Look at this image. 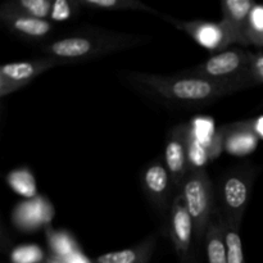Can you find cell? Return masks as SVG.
<instances>
[{
    "label": "cell",
    "mask_w": 263,
    "mask_h": 263,
    "mask_svg": "<svg viewBox=\"0 0 263 263\" xmlns=\"http://www.w3.org/2000/svg\"><path fill=\"white\" fill-rule=\"evenodd\" d=\"M143 187L145 194L153 204L163 210L168 203L170 192H171V176L166 163L153 162L143 172Z\"/></svg>",
    "instance_id": "cell-13"
},
{
    "label": "cell",
    "mask_w": 263,
    "mask_h": 263,
    "mask_svg": "<svg viewBox=\"0 0 263 263\" xmlns=\"http://www.w3.org/2000/svg\"><path fill=\"white\" fill-rule=\"evenodd\" d=\"M64 262H66V263H90L89 261H87L86 257H85L84 254L80 253V252L74 253L73 256L69 257V258L66 259Z\"/></svg>",
    "instance_id": "cell-27"
},
{
    "label": "cell",
    "mask_w": 263,
    "mask_h": 263,
    "mask_svg": "<svg viewBox=\"0 0 263 263\" xmlns=\"http://www.w3.org/2000/svg\"><path fill=\"white\" fill-rule=\"evenodd\" d=\"M189 136L190 125H177L170 134L164 151V163L168 168L172 184L179 190L190 171Z\"/></svg>",
    "instance_id": "cell-7"
},
{
    "label": "cell",
    "mask_w": 263,
    "mask_h": 263,
    "mask_svg": "<svg viewBox=\"0 0 263 263\" xmlns=\"http://www.w3.org/2000/svg\"><path fill=\"white\" fill-rule=\"evenodd\" d=\"M205 251L208 263H228V251L225 241V228L223 220L218 208H216L208 225L204 236Z\"/></svg>",
    "instance_id": "cell-15"
},
{
    "label": "cell",
    "mask_w": 263,
    "mask_h": 263,
    "mask_svg": "<svg viewBox=\"0 0 263 263\" xmlns=\"http://www.w3.org/2000/svg\"><path fill=\"white\" fill-rule=\"evenodd\" d=\"M252 76L256 84H263V51L254 53L252 61Z\"/></svg>",
    "instance_id": "cell-25"
},
{
    "label": "cell",
    "mask_w": 263,
    "mask_h": 263,
    "mask_svg": "<svg viewBox=\"0 0 263 263\" xmlns=\"http://www.w3.org/2000/svg\"><path fill=\"white\" fill-rule=\"evenodd\" d=\"M194 222V233L204 239L208 225L215 213L213 185L205 170H190L179 190Z\"/></svg>",
    "instance_id": "cell-4"
},
{
    "label": "cell",
    "mask_w": 263,
    "mask_h": 263,
    "mask_svg": "<svg viewBox=\"0 0 263 263\" xmlns=\"http://www.w3.org/2000/svg\"><path fill=\"white\" fill-rule=\"evenodd\" d=\"M143 40L135 36L121 33L91 32L59 39L46 44L43 51L46 57L57 59L61 64L85 62L107 53L130 48Z\"/></svg>",
    "instance_id": "cell-2"
},
{
    "label": "cell",
    "mask_w": 263,
    "mask_h": 263,
    "mask_svg": "<svg viewBox=\"0 0 263 263\" xmlns=\"http://www.w3.org/2000/svg\"><path fill=\"white\" fill-rule=\"evenodd\" d=\"M194 222L185 205L184 198L177 193L171 207V238L180 258L187 263L190 258Z\"/></svg>",
    "instance_id": "cell-10"
},
{
    "label": "cell",
    "mask_w": 263,
    "mask_h": 263,
    "mask_svg": "<svg viewBox=\"0 0 263 263\" xmlns=\"http://www.w3.org/2000/svg\"><path fill=\"white\" fill-rule=\"evenodd\" d=\"M223 136V151L231 156H247L258 146L259 139L243 122L231 123L221 127Z\"/></svg>",
    "instance_id": "cell-14"
},
{
    "label": "cell",
    "mask_w": 263,
    "mask_h": 263,
    "mask_svg": "<svg viewBox=\"0 0 263 263\" xmlns=\"http://www.w3.org/2000/svg\"><path fill=\"white\" fill-rule=\"evenodd\" d=\"M0 18L13 33L30 40H40L48 36L53 30V25L48 20L32 17L18 10L12 3H5L0 10Z\"/></svg>",
    "instance_id": "cell-9"
},
{
    "label": "cell",
    "mask_w": 263,
    "mask_h": 263,
    "mask_svg": "<svg viewBox=\"0 0 263 263\" xmlns=\"http://www.w3.org/2000/svg\"><path fill=\"white\" fill-rule=\"evenodd\" d=\"M154 247V239L149 238L145 243L127 248L123 251L109 252L102 254L97 258L95 263H148Z\"/></svg>",
    "instance_id": "cell-16"
},
{
    "label": "cell",
    "mask_w": 263,
    "mask_h": 263,
    "mask_svg": "<svg viewBox=\"0 0 263 263\" xmlns=\"http://www.w3.org/2000/svg\"><path fill=\"white\" fill-rule=\"evenodd\" d=\"M61 63L51 57L4 64L0 67V97L4 98L30 84L39 74Z\"/></svg>",
    "instance_id": "cell-6"
},
{
    "label": "cell",
    "mask_w": 263,
    "mask_h": 263,
    "mask_svg": "<svg viewBox=\"0 0 263 263\" xmlns=\"http://www.w3.org/2000/svg\"><path fill=\"white\" fill-rule=\"evenodd\" d=\"M175 27L186 32L193 40L211 51H223L233 44L228 31L218 23L207 21H177L167 18Z\"/></svg>",
    "instance_id": "cell-8"
},
{
    "label": "cell",
    "mask_w": 263,
    "mask_h": 263,
    "mask_svg": "<svg viewBox=\"0 0 263 263\" xmlns=\"http://www.w3.org/2000/svg\"><path fill=\"white\" fill-rule=\"evenodd\" d=\"M225 228V241L226 251H228V263H246L244 261L243 246H241L239 229L234 226H228L223 223Z\"/></svg>",
    "instance_id": "cell-21"
},
{
    "label": "cell",
    "mask_w": 263,
    "mask_h": 263,
    "mask_svg": "<svg viewBox=\"0 0 263 263\" xmlns=\"http://www.w3.org/2000/svg\"><path fill=\"white\" fill-rule=\"evenodd\" d=\"M46 235H48L49 247L53 252V257H55V258L66 261L74 253L80 252L74 239L64 231H53L50 226H48Z\"/></svg>",
    "instance_id": "cell-17"
},
{
    "label": "cell",
    "mask_w": 263,
    "mask_h": 263,
    "mask_svg": "<svg viewBox=\"0 0 263 263\" xmlns=\"http://www.w3.org/2000/svg\"><path fill=\"white\" fill-rule=\"evenodd\" d=\"M77 2L81 7L95 8V9H141L156 13V10L136 0H77Z\"/></svg>",
    "instance_id": "cell-19"
},
{
    "label": "cell",
    "mask_w": 263,
    "mask_h": 263,
    "mask_svg": "<svg viewBox=\"0 0 263 263\" xmlns=\"http://www.w3.org/2000/svg\"><path fill=\"white\" fill-rule=\"evenodd\" d=\"M253 57V51L246 49H226L182 73L217 81L244 82L252 86L256 84L252 76Z\"/></svg>",
    "instance_id": "cell-3"
},
{
    "label": "cell",
    "mask_w": 263,
    "mask_h": 263,
    "mask_svg": "<svg viewBox=\"0 0 263 263\" xmlns=\"http://www.w3.org/2000/svg\"><path fill=\"white\" fill-rule=\"evenodd\" d=\"M77 5V2H68V0H57L53 3L50 18L57 22L67 21L73 15V7Z\"/></svg>",
    "instance_id": "cell-24"
},
{
    "label": "cell",
    "mask_w": 263,
    "mask_h": 263,
    "mask_svg": "<svg viewBox=\"0 0 263 263\" xmlns=\"http://www.w3.org/2000/svg\"><path fill=\"white\" fill-rule=\"evenodd\" d=\"M254 171L249 167H239L229 171L221 177L218 194H220V212L223 223L234 228H240L241 218L246 212Z\"/></svg>",
    "instance_id": "cell-5"
},
{
    "label": "cell",
    "mask_w": 263,
    "mask_h": 263,
    "mask_svg": "<svg viewBox=\"0 0 263 263\" xmlns=\"http://www.w3.org/2000/svg\"><path fill=\"white\" fill-rule=\"evenodd\" d=\"M130 79L136 86L162 99L189 104H204L251 86L244 82L217 81L185 73H180L179 76L131 73Z\"/></svg>",
    "instance_id": "cell-1"
},
{
    "label": "cell",
    "mask_w": 263,
    "mask_h": 263,
    "mask_svg": "<svg viewBox=\"0 0 263 263\" xmlns=\"http://www.w3.org/2000/svg\"><path fill=\"white\" fill-rule=\"evenodd\" d=\"M48 263H66V262L62 261V259L59 258H55V257H51V258L48 259Z\"/></svg>",
    "instance_id": "cell-28"
},
{
    "label": "cell",
    "mask_w": 263,
    "mask_h": 263,
    "mask_svg": "<svg viewBox=\"0 0 263 263\" xmlns=\"http://www.w3.org/2000/svg\"><path fill=\"white\" fill-rule=\"evenodd\" d=\"M8 185L10 189L14 190L21 197H25L27 199L37 197V187H36L35 177L32 172L27 168H18L9 172L7 176Z\"/></svg>",
    "instance_id": "cell-18"
},
{
    "label": "cell",
    "mask_w": 263,
    "mask_h": 263,
    "mask_svg": "<svg viewBox=\"0 0 263 263\" xmlns=\"http://www.w3.org/2000/svg\"><path fill=\"white\" fill-rule=\"evenodd\" d=\"M43 258V251L35 244L20 246L13 249L10 253V262L12 263H39Z\"/></svg>",
    "instance_id": "cell-23"
},
{
    "label": "cell",
    "mask_w": 263,
    "mask_h": 263,
    "mask_svg": "<svg viewBox=\"0 0 263 263\" xmlns=\"http://www.w3.org/2000/svg\"><path fill=\"white\" fill-rule=\"evenodd\" d=\"M53 205L44 197L32 198L20 203L12 213V220L18 229L25 231H32L41 226L48 228L53 220Z\"/></svg>",
    "instance_id": "cell-12"
},
{
    "label": "cell",
    "mask_w": 263,
    "mask_h": 263,
    "mask_svg": "<svg viewBox=\"0 0 263 263\" xmlns=\"http://www.w3.org/2000/svg\"><path fill=\"white\" fill-rule=\"evenodd\" d=\"M256 5L252 0H223L221 3V25L228 31L233 44L249 45L247 39V25L252 9Z\"/></svg>",
    "instance_id": "cell-11"
},
{
    "label": "cell",
    "mask_w": 263,
    "mask_h": 263,
    "mask_svg": "<svg viewBox=\"0 0 263 263\" xmlns=\"http://www.w3.org/2000/svg\"><path fill=\"white\" fill-rule=\"evenodd\" d=\"M12 4L21 12L41 20L50 17L51 8H53V3L49 0H17Z\"/></svg>",
    "instance_id": "cell-22"
},
{
    "label": "cell",
    "mask_w": 263,
    "mask_h": 263,
    "mask_svg": "<svg viewBox=\"0 0 263 263\" xmlns=\"http://www.w3.org/2000/svg\"><path fill=\"white\" fill-rule=\"evenodd\" d=\"M247 127L259 139L263 140V116H259L257 118H252V120L244 121Z\"/></svg>",
    "instance_id": "cell-26"
},
{
    "label": "cell",
    "mask_w": 263,
    "mask_h": 263,
    "mask_svg": "<svg viewBox=\"0 0 263 263\" xmlns=\"http://www.w3.org/2000/svg\"><path fill=\"white\" fill-rule=\"evenodd\" d=\"M247 39L249 45L263 46V5L256 4L249 14Z\"/></svg>",
    "instance_id": "cell-20"
}]
</instances>
